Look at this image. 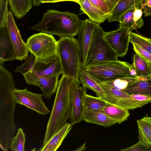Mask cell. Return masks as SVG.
Masks as SVG:
<instances>
[{
	"label": "cell",
	"instance_id": "6da1fadb",
	"mask_svg": "<svg viewBox=\"0 0 151 151\" xmlns=\"http://www.w3.org/2000/svg\"><path fill=\"white\" fill-rule=\"evenodd\" d=\"M15 86L12 74L0 66V147L4 151L9 149L17 129L14 122L17 103L13 94Z\"/></svg>",
	"mask_w": 151,
	"mask_h": 151
},
{
	"label": "cell",
	"instance_id": "7a4b0ae2",
	"mask_svg": "<svg viewBox=\"0 0 151 151\" xmlns=\"http://www.w3.org/2000/svg\"><path fill=\"white\" fill-rule=\"evenodd\" d=\"M74 87L73 81L63 75L59 81L55 98L44 137L42 145L65 124L69 119Z\"/></svg>",
	"mask_w": 151,
	"mask_h": 151
},
{
	"label": "cell",
	"instance_id": "3957f363",
	"mask_svg": "<svg viewBox=\"0 0 151 151\" xmlns=\"http://www.w3.org/2000/svg\"><path fill=\"white\" fill-rule=\"evenodd\" d=\"M82 22L74 14L50 9L44 14L41 21L31 28L60 37H74L78 35Z\"/></svg>",
	"mask_w": 151,
	"mask_h": 151
},
{
	"label": "cell",
	"instance_id": "277c9868",
	"mask_svg": "<svg viewBox=\"0 0 151 151\" xmlns=\"http://www.w3.org/2000/svg\"><path fill=\"white\" fill-rule=\"evenodd\" d=\"M58 41V55L62 74L80 84L79 73L81 66V50L77 39L63 37H60Z\"/></svg>",
	"mask_w": 151,
	"mask_h": 151
},
{
	"label": "cell",
	"instance_id": "5b68a950",
	"mask_svg": "<svg viewBox=\"0 0 151 151\" xmlns=\"http://www.w3.org/2000/svg\"><path fill=\"white\" fill-rule=\"evenodd\" d=\"M81 69L103 83L123 78L137 77L132 65L118 60L81 65Z\"/></svg>",
	"mask_w": 151,
	"mask_h": 151
},
{
	"label": "cell",
	"instance_id": "8992f818",
	"mask_svg": "<svg viewBox=\"0 0 151 151\" xmlns=\"http://www.w3.org/2000/svg\"><path fill=\"white\" fill-rule=\"evenodd\" d=\"M26 44L37 61L47 64L58 58V41L52 35L42 32L34 34L28 38Z\"/></svg>",
	"mask_w": 151,
	"mask_h": 151
},
{
	"label": "cell",
	"instance_id": "52a82bcc",
	"mask_svg": "<svg viewBox=\"0 0 151 151\" xmlns=\"http://www.w3.org/2000/svg\"><path fill=\"white\" fill-rule=\"evenodd\" d=\"M106 32L99 24L93 33L86 63L83 65H89L118 60L117 54L110 47L105 37Z\"/></svg>",
	"mask_w": 151,
	"mask_h": 151
},
{
	"label": "cell",
	"instance_id": "ba28073f",
	"mask_svg": "<svg viewBox=\"0 0 151 151\" xmlns=\"http://www.w3.org/2000/svg\"><path fill=\"white\" fill-rule=\"evenodd\" d=\"M13 94L17 104L23 105L36 112L45 115L50 111L43 101V95L32 93L27 88L23 89L15 88Z\"/></svg>",
	"mask_w": 151,
	"mask_h": 151
},
{
	"label": "cell",
	"instance_id": "9c48e42d",
	"mask_svg": "<svg viewBox=\"0 0 151 151\" xmlns=\"http://www.w3.org/2000/svg\"><path fill=\"white\" fill-rule=\"evenodd\" d=\"M61 74L62 70L58 57L53 62L47 64L36 60L31 70L23 76L27 84L33 85L40 78Z\"/></svg>",
	"mask_w": 151,
	"mask_h": 151
},
{
	"label": "cell",
	"instance_id": "30bf717a",
	"mask_svg": "<svg viewBox=\"0 0 151 151\" xmlns=\"http://www.w3.org/2000/svg\"><path fill=\"white\" fill-rule=\"evenodd\" d=\"M13 45L16 56V59L22 61L28 57L29 50L22 39L11 12L8 14L5 24Z\"/></svg>",
	"mask_w": 151,
	"mask_h": 151
},
{
	"label": "cell",
	"instance_id": "8fae6325",
	"mask_svg": "<svg viewBox=\"0 0 151 151\" xmlns=\"http://www.w3.org/2000/svg\"><path fill=\"white\" fill-rule=\"evenodd\" d=\"M131 33L125 29L121 27L106 32L105 37L106 40L118 57H123L127 54Z\"/></svg>",
	"mask_w": 151,
	"mask_h": 151
},
{
	"label": "cell",
	"instance_id": "7c38bea8",
	"mask_svg": "<svg viewBox=\"0 0 151 151\" xmlns=\"http://www.w3.org/2000/svg\"><path fill=\"white\" fill-rule=\"evenodd\" d=\"M99 24L86 19L79 31L77 39L81 50V65L85 64L95 30Z\"/></svg>",
	"mask_w": 151,
	"mask_h": 151
},
{
	"label": "cell",
	"instance_id": "4fadbf2b",
	"mask_svg": "<svg viewBox=\"0 0 151 151\" xmlns=\"http://www.w3.org/2000/svg\"><path fill=\"white\" fill-rule=\"evenodd\" d=\"M74 87V95L73 99L72 106L69 118L72 125L79 123L82 120L84 111V103L86 94L87 88L81 86L77 82L72 80Z\"/></svg>",
	"mask_w": 151,
	"mask_h": 151
},
{
	"label": "cell",
	"instance_id": "5bb4252c",
	"mask_svg": "<svg viewBox=\"0 0 151 151\" xmlns=\"http://www.w3.org/2000/svg\"><path fill=\"white\" fill-rule=\"evenodd\" d=\"M16 59V56L7 27L0 28V66L5 61Z\"/></svg>",
	"mask_w": 151,
	"mask_h": 151
},
{
	"label": "cell",
	"instance_id": "9a60e30c",
	"mask_svg": "<svg viewBox=\"0 0 151 151\" xmlns=\"http://www.w3.org/2000/svg\"><path fill=\"white\" fill-rule=\"evenodd\" d=\"M144 0H119L110 12L107 19L109 22H119L122 16L131 9L139 8Z\"/></svg>",
	"mask_w": 151,
	"mask_h": 151
},
{
	"label": "cell",
	"instance_id": "2e32d148",
	"mask_svg": "<svg viewBox=\"0 0 151 151\" xmlns=\"http://www.w3.org/2000/svg\"><path fill=\"white\" fill-rule=\"evenodd\" d=\"M82 120L85 122L98 124L105 127L111 126L116 123L114 119L108 116L103 109L98 110H84Z\"/></svg>",
	"mask_w": 151,
	"mask_h": 151
},
{
	"label": "cell",
	"instance_id": "e0dca14e",
	"mask_svg": "<svg viewBox=\"0 0 151 151\" xmlns=\"http://www.w3.org/2000/svg\"><path fill=\"white\" fill-rule=\"evenodd\" d=\"M73 126L70 122H67L60 130L54 134L45 145H42L38 150L56 151L72 129Z\"/></svg>",
	"mask_w": 151,
	"mask_h": 151
},
{
	"label": "cell",
	"instance_id": "ac0fdd59",
	"mask_svg": "<svg viewBox=\"0 0 151 151\" xmlns=\"http://www.w3.org/2000/svg\"><path fill=\"white\" fill-rule=\"evenodd\" d=\"M60 74H56L47 77L40 78L37 80L33 85L38 86L41 90L43 96L49 99L56 93Z\"/></svg>",
	"mask_w": 151,
	"mask_h": 151
},
{
	"label": "cell",
	"instance_id": "d6986e66",
	"mask_svg": "<svg viewBox=\"0 0 151 151\" xmlns=\"http://www.w3.org/2000/svg\"><path fill=\"white\" fill-rule=\"evenodd\" d=\"M79 4L80 10L88 16L90 20L99 24L107 19L109 15L94 6L89 0H81Z\"/></svg>",
	"mask_w": 151,
	"mask_h": 151
},
{
	"label": "cell",
	"instance_id": "ffe728a7",
	"mask_svg": "<svg viewBox=\"0 0 151 151\" xmlns=\"http://www.w3.org/2000/svg\"><path fill=\"white\" fill-rule=\"evenodd\" d=\"M122 91L130 95L138 94L151 97V77L139 78Z\"/></svg>",
	"mask_w": 151,
	"mask_h": 151
},
{
	"label": "cell",
	"instance_id": "44dd1931",
	"mask_svg": "<svg viewBox=\"0 0 151 151\" xmlns=\"http://www.w3.org/2000/svg\"><path fill=\"white\" fill-rule=\"evenodd\" d=\"M139 141L151 149V117H144L137 120Z\"/></svg>",
	"mask_w": 151,
	"mask_h": 151
},
{
	"label": "cell",
	"instance_id": "7402d4cb",
	"mask_svg": "<svg viewBox=\"0 0 151 151\" xmlns=\"http://www.w3.org/2000/svg\"><path fill=\"white\" fill-rule=\"evenodd\" d=\"M79 78L83 86L94 92L97 97L105 99L106 94L104 91L97 80L92 76L81 69L79 73Z\"/></svg>",
	"mask_w": 151,
	"mask_h": 151
},
{
	"label": "cell",
	"instance_id": "603a6c76",
	"mask_svg": "<svg viewBox=\"0 0 151 151\" xmlns=\"http://www.w3.org/2000/svg\"><path fill=\"white\" fill-rule=\"evenodd\" d=\"M103 110L108 116L118 124L127 120L130 115L129 110L108 102Z\"/></svg>",
	"mask_w": 151,
	"mask_h": 151
},
{
	"label": "cell",
	"instance_id": "cb8c5ba5",
	"mask_svg": "<svg viewBox=\"0 0 151 151\" xmlns=\"http://www.w3.org/2000/svg\"><path fill=\"white\" fill-rule=\"evenodd\" d=\"M132 65L137 77H151V64L145 60L136 53L133 57Z\"/></svg>",
	"mask_w": 151,
	"mask_h": 151
},
{
	"label": "cell",
	"instance_id": "d4e9b609",
	"mask_svg": "<svg viewBox=\"0 0 151 151\" xmlns=\"http://www.w3.org/2000/svg\"><path fill=\"white\" fill-rule=\"evenodd\" d=\"M10 9L18 19L23 17L32 7V0H9Z\"/></svg>",
	"mask_w": 151,
	"mask_h": 151
},
{
	"label": "cell",
	"instance_id": "484cf974",
	"mask_svg": "<svg viewBox=\"0 0 151 151\" xmlns=\"http://www.w3.org/2000/svg\"><path fill=\"white\" fill-rule=\"evenodd\" d=\"M107 102L104 98L86 94L84 100V110L102 109Z\"/></svg>",
	"mask_w": 151,
	"mask_h": 151
},
{
	"label": "cell",
	"instance_id": "4316f807",
	"mask_svg": "<svg viewBox=\"0 0 151 151\" xmlns=\"http://www.w3.org/2000/svg\"><path fill=\"white\" fill-rule=\"evenodd\" d=\"M25 139V135L23 129L19 128L15 135L12 138L9 149L13 151H24Z\"/></svg>",
	"mask_w": 151,
	"mask_h": 151
},
{
	"label": "cell",
	"instance_id": "83f0119b",
	"mask_svg": "<svg viewBox=\"0 0 151 151\" xmlns=\"http://www.w3.org/2000/svg\"><path fill=\"white\" fill-rule=\"evenodd\" d=\"M129 42L151 54V38L132 32L130 34Z\"/></svg>",
	"mask_w": 151,
	"mask_h": 151
},
{
	"label": "cell",
	"instance_id": "f1b7e54d",
	"mask_svg": "<svg viewBox=\"0 0 151 151\" xmlns=\"http://www.w3.org/2000/svg\"><path fill=\"white\" fill-rule=\"evenodd\" d=\"M134 9H131L124 14L121 17L119 27L127 29L131 33L133 30L137 29L133 19V13Z\"/></svg>",
	"mask_w": 151,
	"mask_h": 151
},
{
	"label": "cell",
	"instance_id": "f546056e",
	"mask_svg": "<svg viewBox=\"0 0 151 151\" xmlns=\"http://www.w3.org/2000/svg\"><path fill=\"white\" fill-rule=\"evenodd\" d=\"M138 77H125L106 82L105 83L122 91L127 86L137 81Z\"/></svg>",
	"mask_w": 151,
	"mask_h": 151
},
{
	"label": "cell",
	"instance_id": "4dcf8cb0",
	"mask_svg": "<svg viewBox=\"0 0 151 151\" xmlns=\"http://www.w3.org/2000/svg\"><path fill=\"white\" fill-rule=\"evenodd\" d=\"M25 60L24 63L15 69V72L19 73L23 75L27 73L32 68L36 61V58L33 54L31 53L30 55Z\"/></svg>",
	"mask_w": 151,
	"mask_h": 151
},
{
	"label": "cell",
	"instance_id": "1f68e13d",
	"mask_svg": "<svg viewBox=\"0 0 151 151\" xmlns=\"http://www.w3.org/2000/svg\"><path fill=\"white\" fill-rule=\"evenodd\" d=\"M9 0H0V28L5 24L9 12L8 5Z\"/></svg>",
	"mask_w": 151,
	"mask_h": 151
},
{
	"label": "cell",
	"instance_id": "d6a6232c",
	"mask_svg": "<svg viewBox=\"0 0 151 151\" xmlns=\"http://www.w3.org/2000/svg\"><path fill=\"white\" fill-rule=\"evenodd\" d=\"M143 12L139 8H135L133 13V19L138 28H142L144 25V21L142 18Z\"/></svg>",
	"mask_w": 151,
	"mask_h": 151
},
{
	"label": "cell",
	"instance_id": "836d02e7",
	"mask_svg": "<svg viewBox=\"0 0 151 151\" xmlns=\"http://www.w3.org/2000/svg\"><path fill=\"white\" fill-rule=\"evenodd\" d=\"M133 49L135 52L145 60L151 64V54L139 46L132 44Z\"/></svg>",
	"mask_w": 151,
	"mask_h": 151
},
{
	"label": "cell",
	"instance_id": "e575fe53",
	"mask_svg": "<svg viewBox=\"0 0 151 151\" xmlns=\"http://www.w3.org/2000/svg\"><path fill=\"white\" fill-rule=\"evenodd\" d=\"M89 1L96 7L104 13L109 15L110 12L105 0H89Z\"/></svg>",
	"mask_w": 151,
	"mask_h": 151
},
{
	"label": "cell",
	"instance_id": "d590c367",
	"mask_svg": "<svg viewBox=\"0 0 151 151\" xmlns=\"http://www.w3.org/2000/svg\"><path fill=\"white\" fill-rule=\"evenodd\" d=\"M131 96L137 101L140 107L151 102V97L147 96L136 94L132 95Z\"/></svg>",
	"mask_w": 151,
	"mask_h": 151
},
{
	"label": "cell",
	"instance_id": "8d00e7d4",
	"mask_svg": "<svg viewBox=\"0 0 151 151\" xmlns=\"http://www.w3.org/2000/svg\"><path fill=\"white\" fill-rule=\"evenodd\" d=\"M140 6L144 17L151 16V0H144Z\"/></svg>",
	"mask_w": 151,
	"mask_h": 151
},
{
	"label": "cell",
	"instance_id": "74e56055",
	"mask_svg": "<svg viewBox=\"0 0 151 151\" xmlns=\"http://www.w3.org/2000/svg\"><path fill=\"white\" fill-rule=\"evenodd\" d=\"M150 150H151V149L146 147L139 141L130 147L126 149H122L121 150V151Z\"/></svg>",
	"mask_w": 151,
	"mask_h": 151
},
{
	"label": "cell",
	"instance_id": "f35d334b",
	"mask_svg": "<svg viewBox=\"0 0 151 151\" xmlns=\"http://www.w3.org/2000/svg\"><path fill=\"white\" fill-rule=\"evenodd\" d=\"M105 1L106 3L110 13L119 0H105Z\"/></svg>",
	"mask_w": 151,
	"mask_h": 151
},
{
	"label": "cell",
	"instance_id": "ab89813d",
	"mask_svg": "<svg viewBox=\"0 0 151 151\" xmlns=\"http://www.w3.org/2000/svg\"><path fill=\"white\" fill-rule=\"evenodd\" d=\"M32 5L38 6L42 4V0H32Z\"/></svg>",
	"mask_w": 151,
	"mask_h": 151
},
{
	"label": "cell",
	"instance_id": "60d3db41",
	"mask_svg": "<svg viewBox=\"0 0 151 151\" xmlns=\"http://www.w3.org/2000/svg\"><path fill=\"white\" fill-rule=\"evenodd\" d=\"M86 143L85 142L83 143L81 146L78 148L77 149L75 150V151H83L85 150L86 149Z\"/></svg>",
	"mask_w": 151,
	"mask_h": 151
},
{
	"label": "cell",
	"instance_id": "b9f144b4",
	"mask_svg": "<svg viewBox=\"0 0 151 151\" xmlns=\"http://www.w3.org/2000/svg\"><path fill=\"white\" fill-rule=\"evenodd\" d=\"M56 3L63 1H72L76 2L78 4H79L80 2L81 1V0H55Z\"/></svg>",
	"mask_w": 151,
	"mask_h": 151
},
{
	"label": "cell",
	"instance_id": "7bdbcfd3",
	"mask_svg": "<svg viewBox=\"0 0 151 151\" xmlns=\"http://www.w3.org/2000/svg\"><path fill=\"white\" fill-rule=\"evenodd\" d=\"M42 3H56L55 0H42Z\"/></svg>",
	"mask_w": 151,
	"mask_h": 151
}]
</instances>
